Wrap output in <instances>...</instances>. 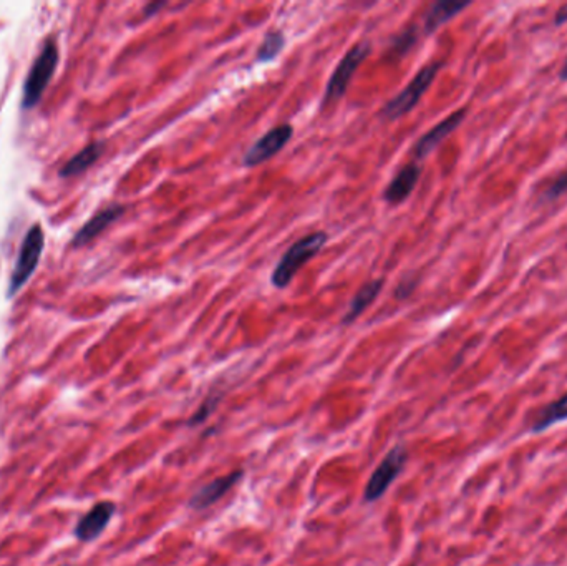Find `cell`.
Returning a JSON list of instances; mask_svg holds the SVG:
<instances>
[{
	"mask_svg": "<svg viewBox=\"0 0 567 566\" xmlns=\"http://www.w3.org/2000/svg\"><path fill=\"white\" fill-rule=\"evenodd\" d=\"M114 503L112 501H102L94 505V509L90 510L76 525V538L82 541H92L94 538L100 537L108 525V521L114 517Z\"/></svg>",
	"mask_w": 567,
	"mask_h": 566,
	"instance_id": "cell-11",
	"label": "cell"
},
{
	"mask_svg": "<svg viewBox=\"0 0 567 566\" xmlns=\"http://www.w3.org/2000/svg\"><path fill=\"white\" fill-rule=\"evenodd\" d=\"M58 45L54 39H48L44 47L40 50L35 62L32 64L29 75L25 78L24 85V98L22 106L24 108H34L37 105L38 100L44 95L45 88L48 87L50 80L54 77L58 65Z\"/></svg>",
	"mask_w": 567,
	"mask_h": 566,
	"instance_id": "cell-2",
	"label": "cell"
},
{
	"mask_svg": "<svg viewBox=\"0 0 567 566\" xmlns=\"http://www.w3.org/2000/svg\"><path fill=\"white\" fill-rule=\"evenodd\" d=\"M561 78L562 80H567V60L564 62V67H562V72H561Z\"/></svg>",
	"mask_w": 567,
	"mask_h": 566,
	"instance_id": "cell-24",
	"label": "cell"
},
{
	"mask_svg": "<svg viewBox=\"0 0 567 566\" xmlns=\"http://www.w3.org/2000/svg\"><path fill=\"white\" fill-rule=\"evenodd\" d=\"M329 240L327 233L315 231L299 241H295L289 250L284 253L283 258L277 263L271 281L277 289L287 288L293 283V276L303 269V264L317 256V253L325 246Z\"/></svg>",
	"mask_w": 567,
	"mask_h": 566,
	"instance_id": "cell-1",
	"label": "cell"
},
{
	"mask_svg": "<svg viewBox=\"0 0 567 566\" xmlns=\"http://www.w3.org/2000/svg\"><path fill=\"white\" fill-rule=\"evenodd\" d=\"M422 166L412 162L405 164L392 182L388 183L387 190L383 193V200L388 204H400L405 202L408 196L415 190L416 183L420 180Z\"/></svg>",
	"mask_w": 567,
	"mask_h": 566,
	"instance_id": "cell-10",
	"label": "cell"
},
{
	"mask_svg": "<svg viewBox=\"0 0 567 566\" xmlns=\"http://www.w3.org/2000/svg\"><path fill=\"white\" fill-rule=\"evenodd\" d=\"M164 7V2H154V4H148L144 10H143V15L148 19V17H152L154 15L158 10L163 9Z\"/></svg>",
	"mask_w": 567,
	"mask_h": 566,
	"instance_id": "cell-22",
	"label": "cell"
},
{
	"mask_svg": "<svg viewBox=\"0 0 567 566\" xmlns=\"http://www.w3.org/2000/svg\"><path fill=\"white\" fill-rule=\"evenodd\" d=\"M405 462H407V451L402 445H397L388 452L387 457L382 461V463L373 472V475L370 477L367 489L363 493L365 500L375 501V500L380 499L400 475Z\"/></svg>",
	"mask_w": 567,
	"mask_h": 566,
	"instance_id": "cell-6",
	"label": "cell"
},
{
	"mask_svg": "<svg viewBox=\"0 0 567 566\" xmlns=\"http://www.w3.org/2000/svg\"><path fill=\"white\" fill-rule=\"evenodd\" d=\"M440 68H442V64H430V65L422 68L407 87L385 104L380 112L382 118L393 122L400 116L410 114L420 104V100H422V96L425 95L426 90L433 84Z\"/></svg>",
	"mask_w": 567,
	"mask_h": 566,
	"instance_id": "cell-3",
	"label": "cell"
},
{
	"mask_svg": "<svg viewBox=\"0 0 567 566\" xmlns=\"http://www.w3.org/2000/svg\"><path fill=\"white\" fill-rule=\"evenodd\" d=\"M466 110H458L450 116H446L443 122H440L438 125L433 126L428 134H423L415 144V158L418 162L425 160L428 154L435 150L438 144L443 142L444 138H448L450 134H453L458 126L462 125Z\"/></svg>",
	"mask_w": 567,
	"mask_h": 566,
	"instance_id": "cell-8",
	"label": "cell"
},
{
	"mask_svg": "<svg viewBox=\"0 0 567 566\" xmlns=\"http://www.w3.org/2000/svg\"><path fill=\"white\" fill-rule=\"evenodd\" d=\"M293 128L289 124L275 126L273 130H269L267 134L259 138L244 156H243V164L247 168H253L257 164H263L274 158L275 154L283 152L285 144L293 140Z\"/></svg>",
	"mask_w": 567,
	"mask_h": 566,
	"instance_id": "cell-7",
	"label": "cell"
},
{
	"mask_svg": "<svg viewBox=\"0 0 567 566\" xmlns=\"http://www.w3.org/2000/svg\"><path fill=\"white\" fill-rule=\"evenodd\" d=\"M564 419H567V393L558 399L556 402L549 403L544 411H541L538 419H536V423H534V431L548 429L552 423L564 421Z\"/></svg>",
	"mask_w": 567,
	"mask_h": 566,
	"instance_id": "cell-17",
	"label": "cell"
},
{
	"mask_svg": "<svg viewBox=\"0 0 567 566\" xmlns=\"http://www.w3.org/2000/svg\"><path fill=\"white\" fill-rule=\"evenodd\" d=\"M216 403H218V399H216V397H211V399H208L206 402L203 403V407L199 409L198 412L193 415V419L189 421V425H196V423H201L203 421H206V417H208L209 413L214 411Z\"/></svg>",
	"mask_w": 567,
	"mask_h": 566,
	"instance_id": "cell-19",
	"label": "cell"
},
{
	"mask_svg": "<svg viewBox=\"0 0 567 566\" xmlns=\"http://www.w3.org/2000/svg\"><path fill=\"white\" fill-rule=\"evenodd\" d=\"M243 479V472L237 471L213 480L208 485H204L203 489H199L193 499L189 501V505L194 510L208 509L213 503H216L219 499H223L229 490L236 485L239 480Z\"/></svg>",
	"mask_w": 567,
	"mask_h": 566,
	"instance_id": "cell-12",
	"label": "cell"
},
{
	"mask_svg": "<svg viewBox=\"0 0 567 566\" xmlns=\"http://www.w3.org/2000/svg\"><path fill=\"white\" fill-rule=\"evenodd\" d=\"M44 248H45V234L42 226L37 223L27 231L25 238L22 241L15 268L10 274L9 298L15 296L20 288L29 281L30 276L35 273Z\"/></svg>",
	"mask_w": 567,
	"mask_h": 566,
	"instance_id": "cell-4",
	"label": "cell"
},
{
	"mask_svg": "<svg viewBox=\"0 0 567 566\" xmlns=\"http://www.w3.org/2000/svg\"><path fill=\"white\" fill-rule=\"evenodd\" d=\"M372 52V45L369 42H360L357 45L350 48L345 54V57L342 58L339 65L333 70L331 80L325 88V95L322 100V110L329 108V106L337 104L342 96L345 95L347 88H349L352 78L355 75L360 64L369 57Z\"/></svg>",
	"mask_w": 567,
	"mask_h": 566,
	"instance_id": "cell-5",
	"label": "cell"
},
{
	"mask_svg": "<svg viewBox=\"0 0 567 566\" xmlns=\"http://www.w3.org/2000/svg\"><path fill=\"white\" fill-rule=\"evenodd\" d=\"M415 288V283H408V279H403L398 288L395 289V298L405 299L412 294V291Z\"/></svg>",
	"mask_w": 567,
	"mask_h": 566,
	"instance_id": "cell-20",
	"label": "cell"
},
{
	"mask_svg": "<svg viewBox=\"0 0 567 566\" xmlns=\"http://www.w3.org/2000/svg\"><path fill=\"white\" fill-rule=\"evenodd\" d=\"M468 5H470L468 2H436L426 14L425 25H423L425 34H433L443 24L456 17Z\"/></svg>",
	"mask_w": 567,
	"mask_h": 566,
	"instance_id": "cell-15",
	"label": "cell"
},
{
	"mask_svg": "<svg viewBox=\"0 0 567 566\" xmlns=\"http://www.w3.org/2000/svg\"><path fill=\"white\" fill-rule=\"evenodd\" d=\"M567 190V174L564 176H561L558 182L554 183L552 186H551V190H549V194L554 198V196H559L561 193H564Z\"/></svg>",
	"mask_w": 567,
	"mask_h": 566,
	"instance_id": "cell-21",
	"label": "cell"
},
{
	"mask_svg": "<svg viewBox=\"0 0 567 566\" xmlns=\"http://www.w3.org/2000/svg\"><path fill=\"white\" fill-rule=\"evenodd\" d=\"M104 146L102 142H94V144H88L80 154L72 156V158L62 166L60 176L70 178V176H76V174H84L92 164L98 162V158L104 154Z\"/></svg>",
	"mask_w": 567,
	"mask_h": 566,
	"instance_id": "cell-14",
	"label": "cell"
},
{
	"mask_svg": "<svg viewBox=\"0 0 567 566\" xmlns=\"http://www.w3.org/2000/svg\"><path fill=\"white\" fill-rule=\"evenodd\" d=\"M564 22H567V4L562 5L556 14V24H564Z\"/></svg>",
	"mask_w": 567,
	"mask_h": 566,
	"instance_id": "cell-23",
	"label": "cell"
},
{
	"mask_svg": "<svg viewBox=\"0 0 567 566\" xmlns=\"http://www.w3.org/2000/svg\"><path fill=\"white\" fill-rule=\"evenodd\" d=\"M124 214V206H122V204H110L108 208L96 213L92 220L86 221L84 228L74 236L72 244L75 248L85 246L90 241H94L98 234H102L108 226H112L114 221L120 220Z\"/></svg>",
	"mask_w": 567,
	"mask_h": 566,
	"instance_id": "cell-9",
	"label": "cell"
},
{
	"mask_svg": "<svg viewBox=\"0 0 567 566\" xmlns=\"http://www.w3.org/2000/svg\"><path fill=\"white\" fill-rule=\"evenodd\" d=\"M284 45H285V37L281 30L267 32L261 47L257 48V55H255L257 62L261 64L273 62L283 52Z\"/></svg>",
	"mask_w": 567,
	"mask_h": 566,
	"instance_id": "cell-16",
	"label": "cell"
},
{
	"mask_svg": "<svg viewBox=\"0 0 567 566\" xmlns=\"http://www.w3.org/2000/svg\"><path fill=\"white\" fill-rule=\"evenodd\" d=\"M416 40H418V27L415 25L400 32L397 37H393L390 42V50H388L390 58L407 55L408 52L415 47Z\"/></svg>",
	"mask_w": 567,
	"mask_h": 566,
	"instance_id": "cell-18",
	"label": "cell"
},
{
	"mask_svg": "<svg viewBox=\"0 0 567 566\" xmlns=\"http://www.w3.org/2000/svg\"><path fill=\"white\" fill-rule=\"evenodd\" d=\"M382 288H383V279H372L369 283H365L350 301L349 311L345 313V316L342 317V326L352 324L378 298Z\"/></svg>",
	"mask_w": 567,
	"mask_h": 566,
	"instance_id": "cell-13",
	"label": "cell"
}]
</instances>
